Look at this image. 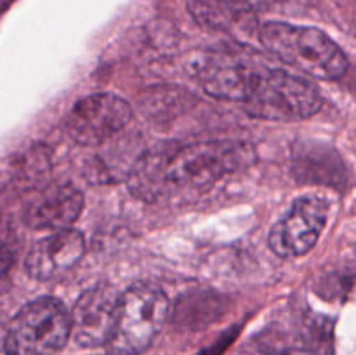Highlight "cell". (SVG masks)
Instances as JSON below:
<instances>
[{
	"instance_id": "cell-1",
	"label": "cell",
	"mask_w": 356,
	"mask_h": 355,
	"mask_svg": "<svg viewBox=\"0 0 356 355\" xmlns=\"http://www.w3.org/2000/svg\"><path fill=\"white\" fill-rule=\"evenodd\" d=\"M259 42L282 63L320 80H337L348 72L346 54L322 30L271 21L259 28Z\"/></svg>"
},
{
	"instance_id": "cell-2",
	"label": "cell",
	"mask_w": 356,
	"mask_h": 355,
	"mask_svg": "<svg viewBox=\"0 0 356 355\" xmlns=\"http://www.w3.org/2000/svg\"><path fill=\"white\" fill-rule=\"evenodd\" d=\"M256 152L245 141L219 139L200 141L183 148H169L165 159L167 191L200 188L245 169L254 162Z\"/></svg>"
},
{
	"instance_id": "cell-3",
	"label": "cell",
	"mask_w": 356,
	"mask_h": 355,
	"mask_svg": "<svg viewBox=\"0 0 356 355\" xmlns=\"http://www.w3.org/2000/svg\"><path fill=\"white\" fill-rule=\"evenodd\" d=\"M170 303L159 287L131 285L120 294L113 333L104 345L108 355H139L148 350L169 315Z\"/></svg>"
},
{
	"instance_id": "cell-4",
	"label": "cell",
	"mask_w": 356,
	"mask_h": 355,
	"mask_svg": "<svg viewBox=\"0 0 356 355\" xmlns=\"http://www.w3.org/2000/svg\"><path fill=\"white\" fill-rule=\"evenodd\" d=\"M243 106L250 117L264 120H301L320 110L322 94L309 80L268 66L243 101Z\"/></svg>"
},
{
	"instance_id": "cell-5",
	"label": "cell",
	"mask_w": 356,
	"mask_h": 355,
	"mask_svg": "<svg viewBox=\"0 0 356 355\" xmlns=\"http://www.w3.org/2000/svg\"><path fill=\"white\" fill-rule=\"evenodd\" d=\"M72 336V322L59 299L42 296L24 305L10 320L7 355H56Z\"/></svg>"
},
{
	"instance_id": "cell-6",
	"label": "cell",
	"mask_w": 356,
	"mask_h": 355,
	"mask_svg": "<svg viewBox=\"0 0 356 355\" xmlns=\"http://www.w3.org/2000/svg\"><path fill=\"white\" fill-rule=\"evenodd\" d=\"M266 68L268 63L259 52L232 45L209 52L198 66V79L211 96L243 103Z\"/></svg>"
},
{
	"instance_id": "cell-7",
	"label": "cell",
	"mask_w": 356,
	"mask_h": 355,
	"mask_svg": "<svg viewBox=\"0 0 356 355\" xmlns=\"http://www.w3.org/2000/svg\"><path fill=\"white\" fill-rule=\"evenodd\" d=\"M132 108L122 97L108 93L90 94L73 104L65 118V131L79 145H101L124 131Z\"/></svg>"
},
{
	"instance_id": "cell-8",
	"label": "cell",
	"mask_w": 356,
	"mask_h": 355,
	"mask_svg": "<svg viewBox=\"0 0 356 355\" xmlns=\"http://www.w3.org/2000/svg\"><path fill=\"white\" fill-rule=\"evenodd\" d=\"M329 205L318 197H302L271 228V251L280 258H298L309 253L325 228Z\"/></svg>"
},
{
	"instance_id": "cell-9",
	"label": "cell",
	"mask_w": 356,
	"mask_h": 355,
	"mask_svg": "<svg viewBox=\"0 0 356 355\" xmlns=\"http://www.w3.org/2000/svg\"><path fill=\"white\" fill-rule=\"evenodd\" d=\"M120 294L106 285L87 289L70 313L72 336L80 347H103L113 333Z\"/></svg>"
},
{
	"instance_id": "cell-10",
	"label": "cell",
	"mask_w": 356,
	"mask_h": 355,
	"mask_svg": "<svg viewBox=\"0 0 356 355\" xmlns=\"http://www.w3.org/2000/svg\"><path fill=\"white\" fill-rule=\"evenodd\" d=\"M86 253V239L72 228L58 230L38 240L26 256V270L37 281H52L72 270Z\"/></svg>"
},
{
	"instance_id": "cell-11",
	"label": "cell",
	"mask_w": 356,
	"mask_h": 355,
	"mask_svg": "<svg viewBox=\"0 0 356 355\" xmlns=\"http://www.w3.org/2000/svg\"><path fill=\"white\" fill-rule=\"evenodd\" d=\"M83 209V195L73 184H54L40 191L24 211V221L33 230L70 228Z\"/></svg>"
},
{
	"instance_id": "cell-12",
	"label": "cell",
	"mask_w": 356,
	"mask_h": 355,
	"mask_svg": "<svg viewBox=\"0 0 356 355\" xmlns=\"http://www.w3.org/2000/svg\"><path fill=\"white\" fill-rule=\"evenodd\" d=\"M188 10L207 30L238 33L254 24V10L247 0H188Z\"/></svg>"
},
{
	"instance_id": "cell-13",
	"label": "cell",
	"mask_w": 356,
	"mask_h": 355,
	"mask_svg": "<svg viewBox=\"0 0 356 355\" xmlns=\"http://www.w3.org/2000/svg\"><path fill=\"white\" fill-rule=\"evenodd\" d=\"M13 263H14V254L13 251H10V247L0 246V285H2V282L6 281Z\"/></svg>"
},
{
	"instance_id": "cell-14",
	"label": "cell",
	"mask_w": 356,
	"mask_h": 355,
	"mask_svg": "<svg viewBox=\"0 0 356 355\" xmlns=\"http://www.w3.org/2000/svg\"><path fill=\"white\" fill-rule=\"evenodd\" d=\"M247 355H305L301 352H289V354H273V352H256V354H247Z\"/></svg>"
}]
</instances>
